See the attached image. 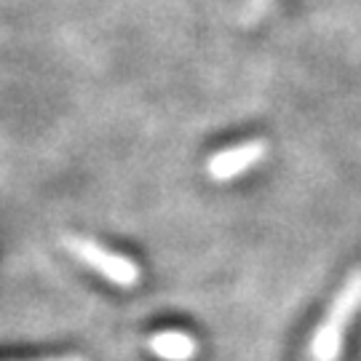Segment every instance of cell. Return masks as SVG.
Listing matches in <instances>:
<instances>
[{"label": "cell", "instance_id": "2", "mask_svg": "<svg viewBox=\"0 0 361 361\" xmlns=\"http://www.w3.org/2000/svg\"><path fill=\"white\" fill-rule=\"evenodd\" d=\"M67 252L75 259H80L83 265H89L91 271H97L102 279H107L110 284L121 286V289H131L140 284L142 273L140 265L134 259L118 255L113 249H107L104 244L86 238V235H67L65 238Z\"/></svg>", "mask_w": 361, "mask_h": 361}, {"label": "cell", "instance_id": "6", "mask_svg": "<svg viewBox=\"0 0 361 361\" xmlns=\"http://www.w3.org/2000/svg\"><path fill=\"white\" fill-rule=\"evenodd\" d=\"M43 361H86L83 356H78V353H70V356H59V359H43Z\"/></svg>", "mask_w": 361, "mask_h": 361}, {"label": "cell", "instance_id": "1", "mask_svg": "<svg viewBox=\"0 0 361 361\" xmlns=\"http://www.w3.org/2000/svg\"><path fill=\"white\" fill-rule=\"evenodd\" d=\"M361 308V271H356L343 289L337 292L332 305L326 310L324 322L316 326L310 340V359L313 361H337L343 350V337L348 324L353 322L356 310Z\"/></svg>", "mask_w": 361, "mask_h": 361}, {"label": "cell", "instance_id": "4", "mask_svg": "<svg viewBox=\"0 0 361 361\" xmlns=\"http://www.w3.org/2000/svg\"><path fill=\"white\" fill-rule=\"evenodd\" d=\"M147 350L158 361H193L198 353V343L180 329H161L147 337Z\"/></svg>", "mask_w": 361, "mask_h": 361}, {"label": "cell", "instance_id": "3", "mask_svg": "<svg viewBox=\"0 0 361 361\" xmlns=\"http://www.w3.org/2000/svg\"><path fill=\"white\" fill-rule=\"evenodd\" d=\"M268 155V145L262 140H249L228 150H219L207 161V174L214 182H231L235 177L246 174L249 169H255Z\"/></svg>", "mask_w": 361, "mask_h": 361}, {"label": "cell", "instance_id": "5", "mask_svg": "<svg viewBox=\"0 0 361 361\" xmlns=\"http://www.w3.org/2000/svg\"><path fill=\"white\" fill-rule=\"evenodd\" d=\"M273 0H246L244 3V22H255L259 19L262 13L268 11V6H271Z\"/></svg>", "mask_w": 361, "mask_h": 361}]
</instances>
